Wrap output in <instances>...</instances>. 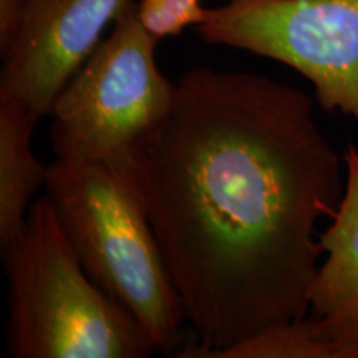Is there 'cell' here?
I'll list each match as a JSON object with an SVG mask.
<instances>
[{
    "label": "cell",
    "mask_w": 358,
    "mask_h": 358,
    "mask_svg": "<svg viewBox=\"0 0 358 358\" xmlns=\"http://www.w3.org/2000/svg\"><path fill=\"white\" fill-rule=\"evenodd\" d=\"M38 118L22 103L0 92V248L10 250L24 234L32 199L47 182L43 166L32 150Z\"/></svg>",
    "instance_id": "ba28073f"
},
{
    "label": "cell",
    "mask_w": 358,
    "mask_h": 358,
    "mask_svg": "<svg viewBox=\"0 0 358 358\" xmlns=\"http://www.w3.org/2000/svg\"><path fill=\"white\" fill-rule=\"evenodd\" d=\"M45 189L90 279L145 327L161 353H178L185 310L133 187L101 164L57 158Z\"/></svg>",
    "instance_id": "3957f363"
},
{
    "label": "cell",
    "mask_w": 358,
    "mask_h": 358,
    "mask_svg": "<svg viewBox=\"0 0 358 358\" xmlns=\"http://www.w3.org/2000/svg\"><path fill=\"white\" fill-rule=\"evenodd\" d=\"M129 0H29L17 32L2 50L0 92L35 118L53 103L101 43V35Z\"/></svg>",
    "instance_id": "8992f818"
},
{
    "label": "cell",
    "mask_w": 358,
    "mask_h": 358,
    "mask_svg": "<svg viewBox=\"0 0 358 358\" xmlns=\"http://www.w3.org/2000/svg\"><path fill=\"white\" fill-rule=\"evenodd\" d=\"M3 256L8 280L7 352L15 358H145L155 340L90 279L47 194Z\"/></svg>",
    "instance_id": "7a4b0ae2"
},
{
    "label": "cell",
    "mask_w": 358,
    "mask_h": 358,
    "mask_svg": "<svg viewBox=\"0 0 358 358\" xmlns=\"http://www.w3.org/2000/svg\"><path fill=\"white\" fill-rule=\"evenodd\" d=\"M345 191L320 232L322 262L308 297V312L320 332L358 358V146L345 151Z\"/></svg>",
    "instance_id": "52a82bcc"
},
{
    "label": "cell",
    "mask_w": 358,
    "mask_h": 358,
    "mask_svg": "<svg viewBox=\"0 0 358 358\" xmlns=\"http://www.w3.org/2000/svg\"><path fill=\"white\" fill-rule=\"evenodd\" d=\"M214 358H347L320 332L313 317L267 327L252 337L217 352Z\"/></svg>",
    "instance_id": "9c48e42d"
},
{
    "label": "cell",
    "mask_w": 358,
    "mask_h": 358,
    "mask_svg": "<svg viewBox=\"0 0 358 358\" xmlns=\"http://www.w3.org/2000/svg\"><path fill=\"white\" fill-rule=\"evenodd\" d=\"M134 173L194 343L217 352L302 319L322 262L320 221L345 191V156L302 90L250 71L192 69Z\"/></svg>",
    "instance_id": "6da1fadb"
},
{
    "label": "cell",
    "mask_w": 358,
    "mask_h": 358,
    "mask_svg": "<svg viewBox=\"0 0 358 358\" xmlns=\"http://www.w3.org/2000/svg\"><path fill=\"white\" fill-rule=\"evenodd\" d=\"M156 43L129 0L53 103L57 158L101 164L131 185L176 103L178 85L156 64Z\"/></svg>",
    "instance_id": "277c9868"
},
{
    "label": "cell",
    "mask_w": 358,
    "mask_h": 358,
    "mask_svg": "<svg viewBox=\"0 0 358 358\" xmlns=\"http://www.w3.org/2000/svg\"><path fill=\"white\" fill-rule=\"evenodd\" d=\"M27 6L29 0H0V52L15 35Z\"/></svg>",
    "instance_id": "8fae6325"
},
{
    "label": "cell",
    "mask_w": 358,
    "mask_h": 358,
    "mask_svg": "<svg viewBox=\"0 0 358 358\" xmlns=\"http://www.w3.org/2000/svg\"><path fill=\"white\" fill-rule=\"evenodd\" d=\"M136 8L143 27L156 40L174 37L186 27L199 25L206 15L201 0H140Z\"/></svg>",
    "instance_id": "30bf717a"
},
{
    "label": "cell",
    "mask_w": 358,
    "mask_h": 358,
    "mask_svg": "<svg viewBox=\"0 0 358 358\" xmlns=\"http://www.w3.org/2000/svg\"><path fill=\"white\" fill-rule=\"evenodd\" d=\"M196 32L290 66L313 85L322 110L358 124V0H229L206 8Z\"/></svg>",
    "instance_id": "5b68a950"
}]
</instances>
